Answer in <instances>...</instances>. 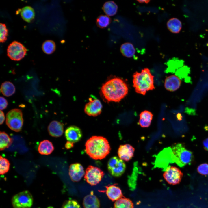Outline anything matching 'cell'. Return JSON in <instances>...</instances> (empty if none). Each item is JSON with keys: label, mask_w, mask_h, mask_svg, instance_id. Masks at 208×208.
<instances>
[{"label": "cell", "mask_w": 208, "mask_h": 208, "mask_svg": "<svg viewBox=\"0 0 208 208\" xmlns=\"http://www.w3.org/2000/svg\"><path fill=\"white\" fill-rule=\"evenodd\" d=\"M83 205L84 208H99L100 201L93 192L92 191L84 197Z\"/></svg>", "instance_id": "obj_18"}, {"label": "cell", "mask_w": 208, "mask_h": 208, "mask_svg": "<svg viewBox=\"0 0 208 208\" xmlns=\"http://www.w3.org/2000/svg\"><path fill=\"white\" fill-rule=\"evenodd\" d=\"M137 1L140 3H146L148 4L150 1V0H137Z\"/></svg>", "instance_id": "obj_38"}, {"label": "cell", "mask_w": 208, "mask_h": 208, "mask_svg": "<svg viewBox=\"0 0 208 208\" xmlns=\"http://www.w3.org/2000/svg\"><path fill=\"white\" fill-rule=\"evenodd\" d=\"M27 51V49L21 43L14 41L8 47L7 55L12 60L19 61L25 57Z\"/></svg>", "instance_id": "obj_8"}, {"label": "cell", "mask_w": 208, "mask_h": 208, "mask_svg": "<svg viewBox=\"0 0 208 208\" xmlns=\"http://www.w3.org/2000/svg\"><path fill=\"white\" fill-rule=\"evenodd\" d=\"M73 143L67 141L65 144V147L67 149H69L72 148L73 146Z\"/></svg>", "instance_id": "obj_37"}, {"label": "cell", "mask_w": 208, "mask_h": 208, "mask_svg": "<svg viewBox=\"0 0 208 208\" xmlns=\"http://www.w3.org/2000/svg\"><path fill=\"white\" fill-rule=\"evenodd\" d=\"M42 47L43 51L45 53L50 54L55 51L56 46L53 41L48 40L45 41L43 43Z\"/></svg>", "instance_id": "obj_29"}, {"label": "cell", "mask_w": 208, "mask_h": 208, "mask_svg": "<svg viewBox=\"0 0 208 208\" xmlns=\"http://www.w3.org/2000/svg\"><path fill=\"white\" fill-rule=\"evenodd\" d=\"M16 14L20 13L22 19L27 22H30L35 17V12L33 8L30 6H26L16 11Z\"/></svg>", "instance_id": "obj_19"}, {"label": "cell", "mask_w": 208, "mask_h": 208, "mask_svg": "<svg viewBox=\"0 0 208 208\" xmlns=\"http://www.w3.org/2000/svg\"><path fill=\"white\" fill-rule=\"evenodd\" d=\"M33 196L29 191L25 190L14 195L12 199L14 208H30L33 203Z\"/></svg>", "instance_id": "obj_6"}, {"label": "cell", "mask_w": 208, "mask_h": 208, "mask_svg": "<svg viewBox=\"0 0 208 208\" xmlns=\"http://www.w3.org/2000/svg\"><path fill=\"white\" fill-rule=\"evenodd\" d=\"M105 188V192L109 199L112 201H116L124 197L122 190L116 184L108 185Z\"/></svg>", "instance_id": "obj_15"}, {"label": "cell", "mask_w": 208, "mask_h": 208, "mask_svg": "<svg viewBox=\"0 0 208 208\" xmlns=\"http://www.w3.org/2000/svg\"><path fill=\"white\" fill-rule=\"evenodd\" d=\"M23 122V113L18 109H14L6 114V123L11 130L19 132L22 129Z\"/></svg>", "instance_id": "obj_5"}, {"label": "cell", "mask_w": 208, "mask_h": 208, "mask_svg": "<svg viewBox=\"0 0 208 208\" xmlns=\"http://www.w3.org/2000/svg\"><path fill=\"white\" fill-rule=\"evenodd\" d=\"M8 30L5 24L0 23V41L4 43L7 39Z\"/></svg>", "instance_id": "obj_31"}, {"label": "cell", "mask_w": 208, "mask_h": 208, "mask_svg": "<svg viewBox=\"0 0 208 208\" xmlns=\"http://www.w3.org/2000/svg\"><path fill=\"white\" fill-rule=\"evenodd\" d=\"M181 81L180 79L175 75L168 76L164 82V87L168 90L174 91L180 87Z\"/></svg>", "instance_id": "obj_17"}, {"label": "cell", "mask_w": 208, "mask_h": 208, "mask_svg": "<svg viewBox=\"0 0 208 208\" xmlns=\"http://www.w3.org/2000/svg\"><path fill=\"white\" fill-rule=\"evenodd\" d=\"M65 135L68 141L74 143L79 141L82 136L81 129L74 125L67 127L65 131Z\"/></svg>", "instance_id": "obj_13"}, {"label": "cell", "mask_w": 208, "mask_h": 208, "mask_svg": "<svg viewBox=\"0 0 208 208\" xmlns=\"http://www.w3.org/2000/svg\"><path fill=\"white\" fill-rule=\"evenodd\" d=\"M183 176V174L181 170L174 166L168 167L163 174L164 178L166 182L172 185L179 184Z\"/></svg>", "instance_id": "obj_10"}, {"label": "cell", "mask_w": 208, "mask_h": 208, "mask_svg": "<svg viewBox=\"0 0 208 208\" xmlns=\"http://www.w3.org/2000/svg\"><path fill=\"white\" fill-rule=\"evenodd\" d=\"M48 131L49 134L51 136L59 137L63 133V125L60 122L53 120L49 123L48 127Z\"/></svg>", "instance_id": "obj_16"}, {"label": "cell", "mask_w": 208, "mask_h": 208, "mask_svg": "<svg viewBox=\"0 0 208 208\" xmlns=\"http://www.w3.org/2000/svg\"><path fill=\"white\" fill-rule=\"evenodd\" d=\"M104 13L108 16H113L117 13L118 6L113 1H109L105 2L103 7Z\"/></svg>", "instance_id": "obj_23"}, {"label": "cell", "mask_w": 208, "mask_h": 208, "mask_svg": "<svg viewBox=\"0 0 208 208\" xmlns=\"http://www.w3.org/2000/svg\"><path fill=\"white\" fill-rule=\"evenodd\" d=\"M104 175V172L99 168L90 165L86 170L84 177L88 183L94 186L99 183Z\"/></svg>", "instance_id": "obj_9"}, {"label": "cell", "mask_w": 208, "mask_h": 208, "mask_svg": "<svg viewBox=\"0 0 208 208\" xmlns=\"http://www.w3.org/2000/svg\"><path fill=\"white\" fill-rule=\"evenodd\" d=\"M61 208H80V206L77 201L70 199L65 201Z\"/></svg>", "instance_id": "obj_32"}, {"label": "cell", "mask_w": 208, "mask_h": 208, "mask_svg": "<svg viewBox=\"0 0 208 208\" xmlns=\"http://www.w3.org/2000/svg\"><path fill=\"white\" fill-rule=\"evenodd\" d=\"M197 170L202 175H208V164L204 163L200 164L197 167Z\"/></svg>", "instance_id": "obj_33"}, {"label": "cell", "mask_w": 208, "mask_h": 208, "mask_svg": "<svg viewBox=\"0 0 208 208\" xmlns=\"http://www.w3.org/2000/svg\"><path fill=\"white\" fill-rule=\"evenodd\" d=\"M107 166L109 173L116 177L122 175L126 168V165L124 161L116 156L113 157L109 159Z\"/></svg>", "instance_id": "obj_7"}, {"label": "cell", "mask_w": 208, "mask_h": 208, "mask_svg": "<svg viewBox=\"0 0 208 208\" xmlns=\"http://www.w3.org/2000/svg\"><path fill=\"white\" fill-rule=\"evenodd\" d=\"M133 83L135 92L143 95H145L147 91L155 89L154 76L147 68L143 69L140 72L134 73Z\"/></svg>", "instance_id": "obj_3"}, {"label": "cell", "mask_w": 208, "mask_h": 208, "mask_svg": "<svg viewBox=\"0 0 208 208\" xmlns=\"http://www.w3.org/2000/svg\"><path fill=\"white\" fill-rule=\"evenodd\" d=\"M203 145L204 149L208 151V137L203 140Z\"/></svg>", "instance_id": "obj_35"}, {"label": "cell", "mask_w": 208, "mask_h": 208, "mask_svg": "<svg viewBox=\"0 0 208 208\" xmlns=\"http://www.w3.org/2000/svg\"><path fill=\"white\" fill-rule=\"evenodd\" d=\"M168 29L171 32L178 33L182 28V23L179 19L176 18H172L169 19L167 23Z\"/></svg>", "instance_id": "obj_22"}, {"label": "cell", "mask_w": 208, "mask_h": 208, "mask_svg": "<svg viewBox=\"0 0 208 208\" xmlns=\"http://www.w3.org/2000/svg\"><path fill=\"white\" fill-rule=\"evenodd\" d=\"M111 21V19L109 16L106 15H101L97 18L96 20V23L99 27L104 28L109 25Z\"/></svg>", "instance_id": "obj_28"}, {"label": "cell", "mask_w": 208, "mask_h": 208, "mask_svg": "<svg viewBox=\"0 0 208 208\" xmlns=\"http://www.w3.org/2000/svg\"><path fill=\"white\" fill-rule=\"evenodd\" d=\"M12 142V139L5 132H0V149L1 151L8 148Z\"/></svg>", "instance_id": "obj_27"}, {"label": "cell", "mask_w": 208, "mask_h": 208, "mask_svg": "<svg viewBox=\"0 0 208 208\" xmlns=\"http://www.w3.org/2000/svg\"><path fill=\"white\" fill-rule=\"evenodd\" d=\"M134 204L130 199L123 197L115 201L114 208H134Z\"/></svg>", "instance_id": "obj_26"}, {"label": "cell", "mask_w": 208, "mask_h": 208, "mask_svg": "<svg viewBox=\"0 0 208 208\" xmlns=\"http://www.w3.org/2000/svg\"><path fill=\"white\" fill-rule=\"evenodd\" d=\"M38 149L40 154L47 155L51 154L53 151L54 147L51 142L44 140L40 142Z\"/></svg>", "instance_id": "obj_20"}, {"label": "cell", "mask_w": 208, "mask_h": 208, "mask_svg": "<svg viewBox=\"0 0 208 208\" xmlns=\"http://www.w3.org/2000/svg\"><path fill=\"white\" fill-rule=\"evenodd\" d=\"M120 51L123 56L131 58L134 55L136 50L132 44L126 42L121 45Z\"/></svg>", "instance_id": "obj_24"}, {"label": "cell", "mask_w": 208, "mask_h": 208, "mask_svg": "<svg viewBox=\"0 0 208 208\" xmlns=\"http://www.w3.org/2000/svg\"><path fill=\"white\" fill-rule=\"evenodd\" d=\"M135 150L134 148L129 144L120 145L118 151V157L123 161H128L133 157Z\"/></svg>", "instance_id": "obj_14"}, {"label": "cell", "mask_w": 208, "mask_h": 208, "mask_svg": "<svg viewBox=\"0 0 208 208\" xmlns=\"http://www.w3.org/2000/svg\"><path fill=\"white\" fill-rule=\"evenodd\" d=\"M86 153L92 159L101 160L105 158L111 150L107 140L101 136H92L88 139L85 144Z\"/></svg>", "instance_id": "obj_2"}, {"label": "cell", "mask_w": 208, "mask_h": 208, "mask_svg": "<svg viewBox=\"0 0 208 208\" xmlns=\"http://www.w3.org/2000/svg\"><path fill=\"white\" fill-rule=\"evenodd\" d=\"M102 107V104L99 100L90 98L89 101L85 105L84 111L87 115L95 117L101 113Z\"/></svg>", "instance_id": "obj_11"}, {"label": "cell", "mask_w": 208, "mask_h": 208, "mask_svg": "<svg viewBox=\"0 0 208 208\" xmlns=\"http://www.w3.org/2000/svg\"><path fill=\"white\" fill-rule=\"evenodd\" d=\"M1 92L2 94L6 97L10 96L15 92V88L11 82L6 81L3 83L1 85Z\"/></svg>", "instance_id": "obj_25"}, {"label": "cell", "mask_w": 208, "mask_h": 208, "mask_svg": "<svg viewBox=\"0 0 208 208\" xmlns=\"http://www.w3.org/2000/svg\"><path fill=\"white\" fill-rule=\"evenodd\" d=\"M139 125L142 127H147L150 125L152 120L153 114L147 110L142 112L140 115Z\"/></svg>", "instance_id": "obj_21"}, {"label": "cell", "mask_w": 208, "mask_h": 208, "mask_svg": "<svg viewBox=\"0 0 208 208\" xmlns=\"http://www.w3.org/2000/svg\"><path fill=\"white\" fill-rule=\"evenodd\" d=\"M0 174L3 175L7 173L9 170L10 163L6 158L1 156L0 157Z\"/></svg>", "instance_id": "obj_30"}, {"label": "cell", "mask_w": 208, "mask_h": 208, "mask_svg": "<svg viewBox=\"0 0 208 208\" xmlns=\"http://www.w3.org/2000/svg\"><path fill=\"white\" fill-rule=\"evenodd\" d=\"M0 109L1 110H2L5 109L8 105V102L7 100L4 97H0Z\"/></svg>", "instance_id": "obj_34"}, {"label": "cell", "mask_w": 208, "mask_h": 208, "mask_svg": "<svg viewBox=\"0 0 208 208\" xmlns=\"http://www.w3.org/2000/svg\"><path fill=\"white\" fill-rule=\"evenodd\" d=\"M83 166L79 163L71 164L69 166V174L71 180L74 182L79 181L85 175Z\"/></svg>", "instance_id": "obj_12"}, {"label": "cell", "mask_w": 208, "mask_h": 208, "mask_svg": "<svg viewBox=\"0 0 208 208\" xmlns=\"http://www.w3.org/2000/svg\"><path fill=\"white\" fill-rule=\"evenodd\" d=\"M100 91L102 96L107 102H119L127 94L128 88L122 79L115 77L105 83Z\"/></svg>", "instance_id": "obj_1"}, {"label": "cell", "mask_w": 208, "mask_h": 208, "mask_svg": "<svg viewBox=\"0 0 208 208\" xmlns=\"http://www.w3.org/2000/svg\"><path fill=\"white\" fill-rule=\"evenodd\" d=\"M171 149L175 157L176 162L179 166H182L191 164L194 159L192 153L187 149L181 143L174 144Z\"/></svg>", "instance_id": "obj_4"}, {"label": "cell", "mask_w": 208, "mask_h": 208, "mask_svg": "<svg viewBox=\"0 0 208 208\" xmlns=\"http://www.w3.org/2000/svg\"><path fill=\"white\" fill-rule=\"evenodd\" d=\"M0 123L1 125L4 122L5 118L4 113L2 110H0Z\"/></svg>", "instance_id": "obj_36"}]
</instances>
